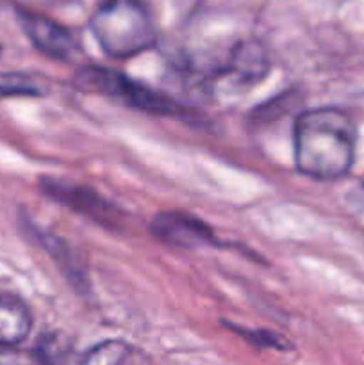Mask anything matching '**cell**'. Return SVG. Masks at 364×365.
I'll return each mask as SVG.
<instances>
[{"label": "cell", "instance_id": "cell-1", "mask_svg": "<svg viewBox=\"0 0 364 365\" xmlns=\"http://www.w3.org/2000/svg\"><path fill=\"white\" fill-rule=\"evenodd\" d=\"M295 166L316 180H338L352 170L357 132L341 109L305 110L295 121Z\"/></svg>", "mask_w": 364, "mask_h": 365}, {"label": "cell", "instance_id": "cell-2", "mask_svg": "<svg viewBox=\"0 0 364 365\" xmlns=\"http://www.w3.org/2000/svg\"><path fill=\"white\" fill-rule=\"evenodd\" d=\"M91 32L111 57L127 59L152 48L157 32L143 0H103L91 16Z\"/></svg>", "mask_w": 364, "mask_h": 365}, {"label": "cell", "instance_id": "cell-3", "mask_svg": "<svg viewBox=\"0 0 364 365\" xmlns=\"http://www.w3.org/2000/svg\"><path fill=\"white\" fill-rule=\"evenodd\" d=\"M74 86L81 91L95 93V95L111 96L125 106L134 107L159 116H171L181 113V106L170 96L148 88L146 84L132 81L121 71L109 70L103 66H84L75 73Z\"/></svg>", "mask_w": 364, "mask_h": 365}, {"label": "cell", "instance_id": "cell-4", "mask_svg": "<svg viewBox=\"0 0 364 365\" xmlns=\"http://www.w3.org/2000/svg\"><path fill=\"white\" fill-rule=\"evenodd\" d=\"M268 70H270V61L266 50L261 43L246 39L231 48L220 68L214 71L213 82L231 89L252 88L266 77Z\"/></svg>", "mask_w": 364, "mask_h": 365}, {"label": "cell", "instance_id": "cell-5", "mask_svg": "<svg viewBox=\"0 0 364 365\" xmlns=\"http://www.w3.org/2000/svg\"><path fill=\"white\" fill-rule=\"evenodd\" d=\"M152 234L164 245L195 250L216 242L214 232L202 220L181 210H166L153 217Z\"/></svg>", "mask_w": 364, "mask_h": 365}, {"label": "cell", "instance_id": "cell-6", "mask_svg": "<svg viewBox=\"0 0 364 365\" xmlns=\"http://www.w3.org/2000/svg\"><path fill=\"white\" fill-rule=\"evenodd\" d=\"M41 187L46 196L63 203V205L71 207L74 210L91 217V220L109 225V227L116 223V207L86 185L74 184L70 180H61V178H43Z\"/></svg>", "mask_w": 364, "mask_h": 365}, {"label": "cell", "instance_id": "cell-7", "mask_svg": "<svg viewBox=\"0 0 364 365\" xmlns=\"http://www.w3.org/2000/svg\"><path fill=\"white\" fill-rule=\"evenodd\" d=\"M20 21L32 45L45 56L57 61H70L79 52L71 32L57 21L32 11H20Z\"/></svg>", "mask_w": 364, "mask_h": 365}, {"label": "cell", "instance_id": "cell-8", "mask_svg": "<svg viewBox=\"0 0 364 365\" xmlns=\"http://www.w3.org/2000/svg\"><path fill=\"white\" fill-rule=\"evenodd\" d=\"M32 330V314L21 299L0 296V348H16Z\"/></svg>", "mask_w": 364, "mask_h": 365}, {"label": "cell", "instance_id": "cell-9", "mask_svg": "<svg viewBox=\"0 0 364 365\" xmlns=\"http://www.w3.org/2000/svg\"><path fill=\"white\" fill-rule=\"evenodd\" d=\"M134 349L128 344L121 341H106L102 344L95 346V348L89 349L84 356L81 359V362L84 364H93V365H116V364H125L131 362L132 355H134Z\"/></svg>", "mask_w": 364, "mask_h": 365}, {"label": "cell", "instance_id": "cell-10", "mask_svg": "<svg viewBox=\"0 0 364 365\" xmlns=\"http://www.w3.org/2000/svg\"><path fill=\"white\" fill-rule=\"evenodd\" d=\"M39 88L20 73H0V96H38Z\"/></svg>", "mask_w": 364, "mask_h": 365}, {"label": "cell", "instance_id": "cell-11", "mask_svg": "<svg viewBox=\"0 0 364 365\" xmlns=\"http://www.w3.org/2000/svg\"><path fill=\"white\" fill-rule=\"evenodd\" d=\"M68 342L59 335H43L34 349L36 359L41 362H59L66 356Z\"/></svg>", "mask_w": 364, "mask_h": 365}, {"label": "cell", "instance_id": "cell-12", "mask_svg": "<svg viewBox=\"0 0 364 365\" xmlns=\"http://www.w3.org/2000/svg\"><path fill=\"white\" fill-rule=\"evenodd\" d=\"M238 331L241 335H245V339H248V341L256 342V344H263V346H270V348H277V349H282L284 348V341H282L278 335L275 334H270V331H250V330H239Z\"/></svg>", "mask_w": 364, "mask_h": 365}, {"label": "cell", "instance_id": "cell-13", "mask_svg": "<svg viewBox=\"0 0 364 365\" xmlns=\"http://www.w3.org/2000/svg\"><path fill=\"white\" fill-rule=\"evenodd\" d=\"M27 2H46V0H27Z\"/></svg>", "mask_w": 364, "mask_h": 365}]
</instances>
